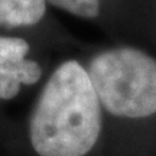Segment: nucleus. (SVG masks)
Masks as SVG:
<instances>
[{
    "instance_id": "obj_5",
    "label": "nucleus",
    "mask_w": 156,
    "mask_h": 156,
    "mask_svg": "<svg viewBox=\"0 0 156 156\" xmlns=\"http://www.w3.org/2000/svg\"><path fill=\"white\" fill-rule=\"evenodd\" d=\"M54 6L64 9L75 16L93 19L100 12V0H48Z\"/></svg>"
},
{
    "instance_id": "obj_2",
    "label": "nucleus",
    "mask_w": 156,
    "mask_h": 156,
    "mask_svg": "<svg viewBox=\"0 0 156 156\" xmlns=\"http://www.w3.org/2000/svg\"><path fill=\"white\" fill-rule=\"evenodd\" d=\"M88 77L107 112L127 119L156 113V59L134 48L101 52L91 61Z\"/></svg>"
},
{
    "instance_id": "obj_1",
    "label": "nucleus",
    "mask_w": 156,
    "mask_h": 156,
    "mask_svg": "<svg viewBox=\"0 0 156 156\" xmlns=\"http://www.w3.org/2000/svg\"><path fill=\"white\" fill-rule=\"evenodd\" d=\"M101 133L100 100L77 61L56 68L45 84L29 123L39 156H85Z\"/></svg>"
},
{
    "instance_id": "obj_4",
    "label": "nucleus",
    "mask_w": 156,
    "mask_h": 156,
    "mask_svg": "<svg viewBox=\"0 0 156 156\" xmlns=\"http://www.w3.org/2000/svg\"><path fill=\"white\" fill-rule=\"evenodd\" d=\"M45 0H0V26H32L42 20Z\"/></svg>"
},
{
    "instance_id": "obj_3",
    "label": "nucleus",
    "mask_w": 156,
    "mask_h": 156,
    "mask_svg": "<svg viewBox=\"0 0 156 156\" xmlns=\"http://www.w3.org/2000/svg\"><path fill=\"white\" fill-rule=\"evenodd\" d=\"M29 44L22 38H0V98L10 100L20 91L22 84L30 85L42 75L38 62L25 56Z\"/></svg>"
}]
</instances>
